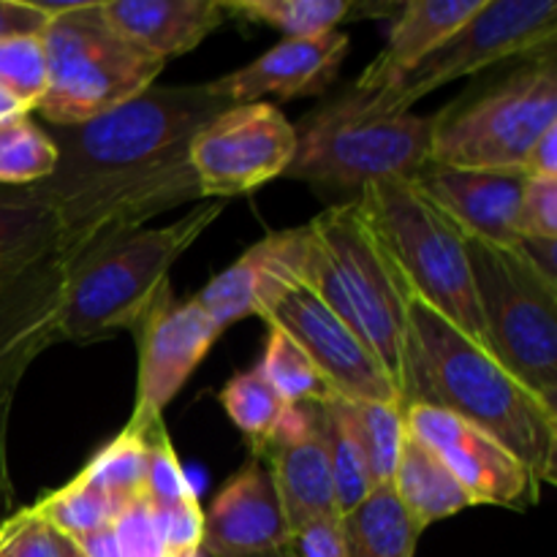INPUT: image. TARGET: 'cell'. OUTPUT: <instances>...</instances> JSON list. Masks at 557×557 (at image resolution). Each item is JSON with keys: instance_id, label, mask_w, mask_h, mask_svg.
<instances>
[{"instance_id": "cell-1", "label": "cell", "mask_w": 557, "mask_h": 557, "mask_svg": "<svg viewBox=\"0 0 557 557\" xmlns=\"http://www.w3.org/2000/svg\"><path fill=\"white\" fill-rule=\"evenodd\" d=\"M403 406L455 413L498 441L539 490L557 476V411L419 297L403 332Z\"/></svg>"}, {"instance_id": "cell-2", "label": "cell", "mask_w": 557, "mask_h": 557, "mask_svg": "<svg viewBox=\"0 0 557 557\" xmlns=\"http://www.w3.org/2000/svg\"><path fill=\"white\" fill-rule=\"evenodd\" d=\"M308 226L305 286L359 335L400 389L406 281L364 218L359 199L332 205Z\"/></svg>"}, {"instance_id": "cell-3", "label": "cell", "mask_w": 557, "mask_h": 557, "mask_svg": "<svg viewBox=\"0 0 557 557\" xmlns=\"http://www.w3.org/2000/svg\"><path fill=\"white\" fill-rule=\"evenodd\" d=\"M228 107L234 103L212 96L207 85L147 87L87 123L60 128L52 139L60 152L58 169L36 185L38 194L54 205L98 180L185 152L196 131Z\"/></svg>"}, {"instance_id": "cell-4", "label": "cell", "mask_w": 557, "mask_h": 557, "mask_svg": "<svg viewBox=\"0 0 557 557\" xmlns=\"http://www.w3.org/2000/svg\"><path fill=\"white\" fill-rule=\"evenodd\" d=\"M226 201H207L169 226L139 228L71 270L60 283L58 341L92 343L134 332L152 299L169 286L180 256L215 223Z\"/></svg>"}, {"instance_id": "cell-5", "label": "cell", "mask_w": 557, "mask_h": 557, "mask_svg": "<svg viewBox=\"0 0 557 557\" xmlns=\"http://www.w3.org/2000/svg\"><path fill=\"white\" fill-rule=\"evenodd\" d=\"M357 199L408 292L487 351L462 228L413 180H379Z\"/></svg>"}, {"instance_id": "cell-6", "label": "cell", "mask_w": 557, "mask_h": 557, "mask_svg": "<svg viewBox=\"0 0 557 557\" xmlns=\"http://www.w3.org/2000/svg\"><path fill=\"white\" fill-rule=\"evenodd\" d=\"M41 41L47 92L36 109L58 128L87 123L139 96L166 65L114 30L98 3H54Z\"/></svg>"}, {"instance_id": "cell-7", "label": "cell", "mask_w": 557, "mask_h": 557, "mask_svg": "<svg viewBox=\"0 0 557 557\" xmlns=\"http://www.w3.org/2000/svg\"><path fill=\"white\" fill-rule=\"evenodd\" d=\"M487 354L557 411V283L517 248L468 237Z\"/></svg>"}, {"instance_id": "cell-8", "label": "cell", "mask_w": 557, "mask_h": 557, "mask_svg": "<svg viewBox=\"0 0 557 557\" xmlns=\"http://www.w3.org/2000/svg\"><path fill=\"white\" fill-rule=\"evenodd\" d=\"M557 36L555 0H484L482 9L413 71L386 85L384 90H348L324 107L335 117L379 120L406 114L419 98L460 76H471L487 65L517 54L553 49Z\"/></svg>"}, {"instance_id": "cell-9", "label": "cell", "mask_w": 557, "mask_h": 557, "mask_svg": "<svg viewBox=\"0 0 557 557\" xmlns=\"http://www.w3.org/2000/svg\"><path fill=\"white\" fill-rule=\"evenodd\" d=\"M438 114L346 120L319 109L297 128V152L283 177L330 194H362L379 180H411L430 161Z\"/></svg>"}, {"instance_id": "cell-10", "label": "cell", "mask_w": 557, "mask_h": 557, "mask_svg": "<svg viewBox=\"0 0 557 557\" xmlns=\"http://www.w3.org/2000/svg\"><path fill=\"white\" fill-rule=\"evenodd\" d=\"M557 125L555 60H539L460 114L441 117L430 161L476 172H522L528 152Z\"/></svg>"}, {"instance_id": "cell-11", "label": "cell", "mask_w": 557, "mask_h": 557, "mask_svg": "<svg viewBox=\"0 0 557 557\" xmlns=\"http://www.w3.org/2000/svg\"><path fill=\"white\" fill-rule=\"evenodd\" d=\"M199 196L188 150L163 158L152 166L85 185L65 199L54 201L60 237L49 261L65 277L98 250L139 232L150 218Z\"/></svg>"}, {"instance_id": "cell-12", "label": "cell", "mask_w": 557, "mask_h": 557, "mask_svg": "<svg viewBox=\"0 0 557 557\" xmlns=\"http://www.w3.org/2000/svg\"><path fill=\"white\" fill-rule=\"evenodd\" d=\"M297 152V125L275 103L256 101L223 109L188 145V163L201 196L234 199L283 177Z\"/></svg>"}, {"instance_id": "cell-13", "label": "cell", "mask_w": 557, "mask_h": 557, "mask_svg": "<svg viewBox=\"0 0 557 557\" xmlns=\"http://www.w3.org/2000/svg\"><path fill=\"white\" fill-rule=\"evenodd\" d=\"M264 321L281 326L308 354L332 397L348 403H403L400 389L375 354L305 283L288 288Z\"/></svg>"}, {"instance_id": "cell-14", "label": "cell", "mask_w": 557, "mask_h": 557, "mask_svg": "<svg viewBox=\"0 0 557 557\" xmlns=\"http://www.w3.org/2000/svg\"><path fill=\"white\" fill-rule=\"evenodd\" d=\"M139 375H136L134 422L161 419L185 381L221 337V326L196 305V299H174L172 288H161L147 313L136 324Z\"/></svg>"}, {"instance_id": "cell-15", "label": "cell", "mask_w": 557, "mask_h": 557, "mask_svg": "<svg viewBox=\"0 0 557 557\" xmlns=\"http://www.w3.org/2000/svg\"><path fill=\"white\" fill-rule=\"evenodd\" d=\"M406 430L435 451L473 506H506L520 509L539 498L531 473L490 435L462 422L455 413L428 406H406Z\"/></svg>"}, {"instance_id": "cell-16", "label": "cell", "mask_w": 557, "mask_h": 557, "mask_svg": "<svg viewBox=\"0 0 557 557\" xmlns=\"http://www.w3.org/2000/svg\"><path fill=\"white\" fill-rule=\"evenodd\" d=\"M305 259L308 226L270 232L228 270L212 277L194 299L221 330L248 315L264 319L288 288L305 281Z\"/></svg>"}, {"instance_id": "cell-17", "label": "cell", "mask_w": 557, "mask_h": 557, "mask_svg": "<svg viewBox=\"0 0 557 557\" xmlns=\"http://www.w3.org/2000/svg\"><path fill=\"white\" fill-rule=\"evenodd\" d=\"M261 460L275 482L288 533L319 520H341L332 490L326 419L321 403L294 406L281 433L270 441Z\"/></svg>"}, {"instance_id": "cell-18", "label": "cell", "mask_w": 557, "mask_h": 557, "mask_svg": "<svg viewBox=\"0 0 557 557\" xmlns=\"http://www.w3.org/2000/svg\"><path fill=\"white\" fill-rule=\"evenodd\" d=\"M60 275L52 264L44 261L25 277H20L22 297L20 308L5 305L0 308V522L11 511V479L5 460V433H9V413L14 403L16 386L27 364L47 346L58 341L54 335V315H58Z\"/></svg>"}, {"instance_id": "cell-19", "label": "cell", "mask_w": 557, "mask_h": 557, "mask_svg": "<svg viewBox=\"0 0 557 557\" xmlns=\"http://www.w3.org/2000/svg\"><path fill=\"white\" fill-rule=\"evenodd\" d=\"M346 54L348 36L341 30L319 38H286L253 63L207 82V90L234 107L256 103L267 96L281 101L319 96L341 74Z\"/></svg>"}, {"instance_id": "cell-20", "label": "cell", "mask_w": 557, "mask_h": 557, "mask_svg": "<svg viewBox=\"0 0 557 557\" xmlns=\"http://www.w3.org/2000/svg\"><path fill=\"white\" fill-rule=\"evenodd\" d=\"M288 539L275 482L261 457L234 473L205 515L201 553L210 557H253L272 553Z\"/></svg>"}, {"instance_id": "cell-21", "label": "cell", "mask_w": 557, "mask_h": 557, "mask_svg": "<svg viewBox=\"0 0 557 557\" xmlns=\"http://www.w3.org/2000/svg\"><path fill=\"white\" fill-rule=\"evenodd\" d=\"M411 180L466 237L517 248V212L525 188L522 172H476L428 161Z\"/></svg>"}, {"instance_id": "cell-22", "label": "cell", "mask_w": 557, "mask_h": 557, "mask_svg": "<svg viewBox=\"0 0 557 557\" xmlns=\"http://www.w3.org/2000/svg\"><path fill=\"white\" fill-rule=\"evenodd\" d=\"M482 5L484 0H408L403 3L400 16L389 27L386 49L370 63V69L359 76L351 90L362 96L384 90L386 85L417 69L441 44L449 41Z\"/></svg>"}, {"instance_id": "cell-23", "label": "cell", "mask_w": 557, "mask_h": 557, "mask_svg": "<svg viewBox=\"0 0 557 557\" xmlns=\"http://www.w3.org/2000/svg\"><path fill=\"white\" fill-rule=\"evenodd\" d=\"M114 30L166 63L199 47L223 20L221 0H103Z\"/></svg>"}, {"instance_id": "cell-24", "label": "cell", "mask_w": 557, "mask_h": 557, "mask_svg": "<svg viewBox=\"0 0 557 557\" xmlns=\"http://www.w3.org/2000/svg\"><path fill=\"white\" fill-rule=\"evenodd\" d=\"M60 218L36 185H0V281L14 283L58 248Z\"/></svg>"}, {"instance_id": "cell-25", "label": "cell", "mask_w": 557, "mask_h": 557, "mask_svg": "<svg viewBox=\"0 0 557 557\" xmlns=\"http://www.w3.org/2000/svg\"><path fill=\"white\" fill-rule=\"evenodd\" d=\"M346 557H413L424 525L403 506L392 482L375 484L341 517Z\"/></svg>"}, {"instance_id": "cell-26", "label": "cell", "mask_w": 557, "mask_h": 557, "mask_svg": "<svg viewBox=\"0 0 557 557\" xmlns=\"http://www.w3.org/2000/svg\"><path fill=\"white\" fill-rule=\"evenodd\" d=\"M397 498L408 511L422 522L424 528L446 517L460 515L462 509L473 506L471 495L460 487L449 468L438 455L422 441L413 438L406 430L397 457L395 476H392Z\"/></svg>"}, {"instance_id": "cell-27", "label": "cell", "mask_w": 557, "mask_h": 557, "mask_svg": "<svg viewBox=\"0 0 557 557\" xmlns=\"http://www.w3.org/2000/svg\"><path fill=\"white\" fill-rule=\"evenodd\" d=\"M221 406L228 413V419L237 424L239 433L248 438L250 455L253 457H261V451L281 433V428L292 417L294 408L267 384L259 368L234 375L223 386Z\"/></svg>"}, {"instance_id": "cell-28", "label": "cell", "mask_w": 557, "mask_h": 557, "mask_svg": "<svg viewBox=\"0 0 557 557\" xmlns=\"http://www.w3.org/2000/svg\"><path fill=\"white\" fill-rule=\"evenodd\" d=\"M76 476L120 506L145 498L147 441L145 422L131 419L114 441H109Z\"/></svg>"}, {"instance_id": "cell-29", "label": "cell", "mask_w": 557, "mask_h": 557, "mask_svg": "<svg viewBox=\"0 0 557 557\" xmlns=\"http://www.w3.org/2000/svg\"><path fill=\"white\" fill-rule=\"evenodd\" d=\"M223 11L264 22L286 38H319L354 14V0H221Z\"/></svg>"}, {"instance_id": "cell-30", "label": "cell", "mask_w": 557, "mask_h": 557, "mask_svg": "<svg viewBox=\"0 0 557 557\" xmlns=\"http://www.w3.org/2000/svg\"><path fill=\"white\" fill-rule=\"evenodd\" d=\"M346 417L357 433L364 451L370 482L386 484L395 476L397 457H400L403 435H406V406L403 403H348Z\"/></svg>"}, {"instance_id": "cell-31", "label": "cell", "mask_w": 557, "mask_h": 557, "mask_svg": "<svg viewBox=\"0 0 557 557\" xmlns=\"http://www.w3.org/2000/svg\"><path fill=\"white\" fill-rule=\"evenodd\" d=\"M60 152L52 136L44 134L30 114L0 123V185L27 188L52 177Z\"/></svg>"}, {"instance_id": "cell-32", "label": "cell", "mask_w": 557, "mask_h": 557, "mask_svg": "<svg viewBox=\"0 0 557 557\" xmlns=\"http://www.w3.org/2000/svg\"><path fill=\"white\" fill-rule=\"evenodd\" d=\"M321 408H324L326 419V449H330L335 509L337 517H343L370 493L373 482H370L364 451L359 446L351 422H348L341 397H326Z\"/></svg>"}, {"instance_id": "cell-33", "label": "cell", "mask_w": 557, "mask_h": 557, "mask_svg": "<svg viewBox=\"0 0 557 557\" xmlns=\"http://www.w3.org/2000/svg\"><path fill=\"white\" fill-rule=\"evenodd\" d=\"M38 520L47 522L52 531L65 539H79L92 531L109 528L123 506L117 500L107 498L103 493L92 490L79 476L71 479L65 487L54 490L52 495L38 500L36 506H27Z\"/></svg>"}, {"instance_id": "cell-34", "label": "cell", "mask_w": 557, "mask_h": 557, "mask_svg": "<svg viewBox=\"0 0 557 557\" xmlns=\"http://www.w3.org/2000/svg\"><path fill=\"white\" fill-rule=\"evenodd\" d=\"M259 373L267 384L288 403V406H305V403H324L332 397L330 386L313 368L308 354L281 330L270 324L264 357H261Z\"/></svg>"}, {"instance_id": "cell-35", "label": "cell", "mask_w": 557, "mask_h": 557, "mask_svg": "<svg viewBox=\"0 0 557 557\" xmlns=\"http://www.w3.org/2000/svg\"><path fill=\"white\" fill-rule=\"evenodd\" d=\"M145 441H147V479H145V498L156 509L196 500L194 487L188 476L183 473V466L177 460L172 441H169L163 419L145 422Z\"/></svg>"}, {"instance_id": "cell-36", "label": "cell", "mask_w": 557, "mask_h": 557, "mask_svg": "<svg viewBox=\"0 0 557 557\" xmlns=\"http://www.w3.org/2000/svg\"><path fill=\"white\" fill-rule=\"evenodd\" d=\"M0 87L11 92L27 112L41 103L47 92V52L41 36L0 41Z\"/></svg>"}, {"instance_id": "cell-37", "label": "cell", "mask_w": 557, "mask_h": 557, "mask_svg": "<svg viewBox=\"0 0 557 557\" xmlns=\"http://www.w3.org/2000/svg\"><path fill=\"white\" fill-rule=\"evenodd\" d=\"M0 557H60V533L30 509L14 511L0 522Z\"/></svg>"}, {"instance_id": "cell-38", "label": "cell", "mask_w": 557, "mask_h": 557, "mask_svg": "<svg viewBox=\"0 0 557 557\" xmlns=\"http://www.w3.org/2000/svg\"><path fill=\"white\" fill-rule=\"evenodd\" d=\"M114 539L123 557H166L156 515L147 498H136L117 511L112 522Z\"/></svg>"}, {"instance_id": "cell-39", "label": "cell", "mask_w": 557, "mask_h": 557, "mask_svg": "<svg viewBox=\"0 0 557 557\" xmlns=\"http://www.w3.org/2000/svg\"><path fill=\"white\" fill-rule=\"evenodd\" d=\"M517 237L557 239V177H525Z\"/></svg>"}, {"instance_id": "cell-40", "label": "cell", "mask_w": 557, "mask_h": 557, "mask_svg": "<svg viewBox=\"0 0 557 557\" xmlns=\"http://www.w3.org/2000/svg\"><path fill=\"white\" fill-rule=\"evenodd\" d=\"M152 515H156V525L158 533H161L166 557L199 553L201 536H205V511H201L199 498L166 506V509L152 506Z\"/></svg>"}, {"instance_id": "cell-41", "label": "cell", "mask_w": 557, "mask_h": 557, "mask_svg": "<svg viewBox=\"0 0 557 557\" xmlns=\"http://www.w3.org/2000/svg\"><path fill=\"white\" fill-rule=\"evenodd\" d=\"M281 557H346L341 520H319L288 533L277 547Z\"/></svg>"}, {"instance_id": "cell-42", "label": "cell", "mask_w": 557, "mask_h": 557, "mask_svg": "<svg viewBox=\"0 0 557 557\" xmlns=\"http://www.w3.org/2000/svg\"><path fill=\"white\" fill-rule=\"evenodd\" d=\"M54 14V3L0 0V41L22 36H41Z\"/></svg>"}, {"instance_id": "cell-43", "label": "cell", "mask_w": 557, "mask_h": 557, "mask_svg": "<svg viewBox=\"0 0 557 557\" xmlns=\"http://www.w3.org/2000/svg\"><path fill=\"white\" fill-rule=\"evenodd\" d=\"M522 174L525 177H557V125H553L528 152Z\"/></svg>"}, {"instance_id": "cell-44", "label": "cell", "mask_w": 557, "mask_h": 557, "mask_svg": "<svg viewBox=\"0 0 557 557\" xmlns=\"http://www.w3.org/2000/svg\"><path fill=\"white\" fill-rule=\"evenodd\" d=\"M517 250L542 272L547 281L557 283V239H542V237H520L517 239Z\"/></svg>"}, {"instance_id": "cell-45", "label": "cell", "mask_w": 557, "mask_h": 557, "mask_svg": "<svg viewBox=\"0 0 557 557\" xmlns=\"http://www.w3.org/2000/svg\"><path fill=\"white\" fill-rule=\"evenodd\" d=\"M71 542H74V547L85 557H123L117 539H114L112 525L87 533V536L71 539Z\"/></svg>"}, {"instance_id": "cell-46", "label": "cell", "mask_w": 557, "mask_h": 557, "mask_svg": "<svg viewBox=\"0 0 557 557\" xmlns=\"http://www.w3.org/2000/svg\"><path fill=\"white\" fill-rule=\"evenodd\" d=\"M60 557H85V555L74 547V542H71V539L60 536Z\"/></svg>"}, {"instance_id": "cell-47", "label": "cell", "mask_w": 557, "mask_h": 557, "mask_svg": "<svg viewBox=\"0 0 557 557\" xmlns=\"http://www.w3.org/2000/svg\"><path fill=\"white\" fill-rule=\"evenodd\" d=\"M180 557H205V553L199 549V553H188V555H180Z\"/></svg>"}, {"instance_id": "cell-48", "label": "cell", "mask_w": 557, "mask_h": 557, "mask_svg": "<svg viewBox=\"0 0 557 557\" xmlns=\"http://www.w3.org/2000/svg\"><path fill=\"white\" fill-rule=\"evenodd\" d=\"M3 286H9V283H5V281H0V288H3Z\"/></svg>"}]
</instances>
